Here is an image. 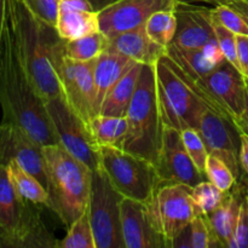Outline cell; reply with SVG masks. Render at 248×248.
Wrapping results in <instances>:
<instances>
[{
  "instance_id": "1",
  "label": "cell",
  "mask_w": 248,
  "mask_h": 248,
  "mask_svg": "<svg viewBox=\"0 0 248 248\" xmlns=\"http://www.w3.org/2000/svg\"><path fill=\"white\" fill-rule=\"evenodd\" d=\"M0 107L2 121L18 126L40 145L57 143L45 103L19 57L7 9L0 38Z\"/></svg>"
},
{
  "instance_id": "2",
  "label": "cell",
  "mask_w": 248,
  "mask_h": 248,
  "mask_svg": "<svg viewBox=\"0 0 248 248\" xmlns=\"http://www.w3.org/2000/svg\"><path fill=\"white\" fill-rule=\"evenodd\" d=\"M19 57L31 84L44 103L63 96L52 58V43L57 31L39 21L23 0H6Z\"/></svg>"
},
{
  "instance_id": "3",
  "label": "cell",
  "mask_w": 248,
  "mask_h": 248,
  "mask_svg": "<svg viewBox=\"0 0 248 248\" xmlns=\"http://www.w3.org/2000/svg\"><path fill=\"white\" fill-rule=\"evenodd\" d=\"M50 210L69 228L87 211L92 170L73 156L61 144L44 145Z\"/></svg>"
},
{
  "instance_id": "4",
  "label": "cell",
  "mask_w": 248,
  "mask_h": 248,
  "mask_svg": "<svg viewBox=\"0 0 248 248\" xmlns=\"http://www.w3.org/2000/svg\"><path fill=\"white\" fill-rule=\"evenodd\" d=\"M127 132L123 149L157 166L165 124L157 99L156 74L153 65H142L135 96L127 114Z\"/></svg>"
},
{
  "instance_id": "5",
  "label": "cell",
  "mask_w": 248,
  "mask_h": 248,
  "mask_svg": "<svg viewBox=\"0 0 248 248\" xmlns=\"http://www.w3.org/2000/svg\"><path fill=\"white\" fill-rule=\"evenodd\" d=\"M173 69L190 85L208 109L232 121L240 133L248 131V90L246 78L225 61L208 77L195 80L183 72L169 56Z\"/></svg>"
},
{
  "instance_id": "6",
  "label": "cell",
  "mask_w": 248,
  "mask_h": 248,
  "mask_svg": "<svg viewBox=\"0 0 248 248\" xmlns=\"http://www.w3.org/2000/svg\"><path fill=\"white\" fill-rule=\"evenodd\" d=\"M24 200L0 165V246L57 247L40 215Z\"/></svg>"
},
{
  "instance_id": "7",
  "label": "cell",
  "mask_w": 248,
  "mask_h": 248,
  "mask_svg": "<svg viewBox=\"0 0 248 248\" xmlns=\"http://www.w3.org/2000/svg\"><path fill=\"white\" fill-rule=\"evenodd\" d=\"M98 153L99 167L124 198L149 203L164 184L156 166L144 157L110 145H98Z\"/></svg>"
},
{
  "instance_id": "8",
  "label": "cell",
  "mask_w": 248,
  "mask_h": 248,
  "mask_svg": "<svg viewBox=\"0 0 248 248\" xmlns=\"http://www.w3.org/2000/svg\"><path fill=\"white\" fill-rule=\"evenodd\" d=\"M155 74L157 99L165 126L178 131L198 130L201 118L208 109L205 102L173 69L166 55L155 65Z\"/></svg>"
},
{
  "instance_id": "9",
  "label": "cell",
  "mask_w": 248,
  "mask_h": 248,
  "mask_svg": "<svg viewBox=\"0 0 248 248\" xmlns=\"http://www.w3.org/2000/svg\"><path fill=\"white\" fill-rule=\"evenodd\" d=\"M124 196L110 183L103 170L92 171L89 213L96 248H125L121 232Z\"/></svg>"
},
{
  "instance_id": "10",
  "label": "cell",
  "mask_w": 248,
  "mask_h": 248,
  "mask_svg": "<svg viewBox=\"0 0 248 248\" xmlns=\"http://www.w3.org/2000/svg\"><path fill=\"white\" fill-rule=\"evenodd\" d=\"M52 58L64 99L89 125L90 120L99 113L93 79V60L79 62L68 58L63 52V39L58 34L52 43Z\"/></svg>"
},
{
  "instance_id": "11",
  "label": "cell",
  "mask_w": 248,
  "mask_h": 248,
  "mask_svg": "<svg viewBox=\"0 0 248 248\" xmlns=\"http://www.w3.org/2000/svg\"><path fill=\"white\" fill-rule=\"evenodd\" d=\"M193 186L182 183H164L157 188L149 203L155 228L171 247L173 240L200 216L193 200Z\"/></svg>"
},
{
  "instance_id": "12",
  "label": "cell",
  "mask_w": 248,
  "mask_h": 248,
  "mask_svg": "<svg viewBox=\"0 0 248 248\" xmlns=\"http://www.w3.org/2000/svg\"><path fill=\"white\" fill-rule=\"evenodd\" d=\"M45 106L58 144L92 171L99 169L98 147L89 125L70 108L64 97L50 99Z\"/></svg>"
},
{
  "instance_id": "13",
  "label": "cell",
  "mask_w": 248,
  "mask_h": 248,
  "mask_svg": "<svg viewBox=\"0 0 248 248\" xmlns=\"http://www.w3.org/2000/svg\"><path fill=\"white\" fill-rule=\"evenodd\" d=\"M179 2L181 0H119L98 11L99 31L111 39L144 26L155 12L176 10Z\"/></svg>"
},
{
  "instance_id": "14",
  "label": "cell",
  "mask_w": 248,
  "mask_h": 248,
  "mask_svg": "<svg viewBox=\"0 0 248 248\" xmlns=\"http://www.w3.org/2000/svg\"><path fill=\"white\" fill-rule=\"evenodd\" d=\"M11 160L33 174L47 190L45 157L43 145L14 124H0V165L6 166Z\"/></svg>"
},
{
  "instance_id": "15",
  "label": "cell",
  "mask_w": 248,
  "mask_h": 248,
  "mask_svg": "<svg viewBox=\"0 0 248 248\" xmlns=\"http://www.w3.org/2000/svg\"><path fill=\"white\" fill-rule=\"evenodd\" d=\"M198 131L208 154L224 161L232 170L236 181H239L242 170L240 162L241 138L236 126L228 119L207 109L201 118Z\"/></svg>"
},
{
  "instance_id": "16",
  "label": "cell",
  "mask_w": 248,
  "mask_h": 248,
  "mask_svg": "<svg viewBox=\"0 0 248 248\" xmlns=\"http://www.w3.org/2000/svg\"><path fill=\"white\" fill-rule=\"evenodd\" d=\"M156 169L164 183H182L195 186L207 179L186 152L181 131L167 126L165 127Z\"/></svg>"
},
{
  "instance_id": "17",
  "label": "cell",
  "mask_w": 248,
  "mask_h": 248,
  "mask_svg": "<svg viewBox=\"0 0 248 248\" xmlns=\"http://www.w3.org/2000/svg\"><path fill=\"white\" fill-rule=\"evenodd\" d=\"M121 232L125 248H162L166 241L155 228L148 205L124 198L121 202Z\"/></svg>"
},
{
  "instance_id": "18",
  "label": "cell",
  "mask_w": 248,
  "mask_h": 248,
  "mask_svg": "<svg viewBox=\"0 0 248 248\" xmlns=\"http://www.w3.org/2000/svg\"><path fill=\"white\" fill-rule=\"evenodd\" d=\"M177 31L172 44L184 48H199L216 39L211 9L181 1L174 10Z\"/></svg>"
},
{
  "instance_id": "19",
  "label": "cell",
  "mask_w": 248,
  "mask_h": 248,
  "mask_svg": "<svg viewBox=\"0 0 248 248\" xmlns=\"http://www.w3.org/2000/svg\"><path fill=\"white\" fill-rule=\"evenodd\" d=\"M167 56L195 80L208 77L227 61L217 39L199 48H184L171 44L167 46Z\"/></svg>"
},
{
  "instance_id": "20",
  "label": "cell",
  "mask_w": 248,
  "mask_h": 248,
  "mask_svg": "<svg viewBox=\"0 0 248 248\" xmlns=\"http://www.w3.org/2000/svg\"><path fill=\"white\" fill-rule=\"evenodd\" d=\"M63 40H74L99 31L98 12L87 0H60V12L55 27Z\"/></svg>"
},
{
  "instance_id": "21",
  "label": "cell",
  "mask_w": 248,
  "mask_h": 248,
  "mask_svg": "<svg viewBox=\"0 0 248 248\" xmlns=\"http://www.w3.org/2000/svg\"><path fill=\"white\" fill-rule=\"evenodd\" d=\"M108 48L123 53L140 64L153 67L167 55V47L153 41L144 26L124 31L109 39Z\"/></svg>"
},
{
  "instance_id": "22",
  "label": "cell",
  "mask_w": 248,
  "mask_h": 248,
  "mask_svg": "<svg viewBox=\"0 0 248 248\" xmlns=\"http://www.w3.org/2000/svg\"><path fill=\"white\" fill-rule=\"evenodd\" d=\"M135 63L133 60L120 52L108 48L93 60V79L97 92L98 110L108 92L128 72ZM99 114V113H98Z\"/></svg>"
},
{
  "instance_id": "23",
  "label": "cell",
  "mask_w": 248,
  "mask_h": 248,
  "mask_svg": "<svg viewBox=\"0 0 248 248\" xmlns=\"http://www.w3.org/2000/svg\"><path fill=\"white\" fill-rule=\"evenodd\" d=\"M232 190L228 191L224 201L219 207L207 215H203L220 247L228 248L234 237L237 220H239L242 196H244L240 189H236L235 191Z\"/></svg>"
},
{
  "instance_id": "24",
  "label": "cell",
  "mask_w": 248,
  "mask_h": 248,
  "mask_svg": "<svg viewBox=\"0 0 248 248\" xmlns=\"http://www.w3.org/2000/svg\"><path fill=\"white\" fill-rule=\"evenodd\" d=\"M140 63H135L128 72L116 82L113 89L108 92L99 108V114L111 116H126L130 104L135 96L138 85L140 70Z\"/></svg>"
},
{
  "instance_id": "25",
  "label": "cell",
  "mask_w": 248,
  "mask_h": 248,
  "mask_svg": "<svg viewBox=\"0 0 248 248\" xmlns=\"http://www.w3.org/2000/svg\"><path fill=\"white\" fill-rule=\"evenodd\" d=\"M90 132L96 145H110L123 148L127 132L126 116H111L97 114L89 123Z\"/></svg>"
},
{
  "instance_id": "26",
  "label": "cell",
  "mask_w": 248,
  "mask_h": 248,
  "mask_svg": "<svg viewBox=\"0 0 248 248\" xmlns=\"http://www.w3.org/2000/svg\"><path fill=\"white\" fill-rule=\"evenodd\" d=\"M6 169L10 181L24 200L34 205H44L47 208L50 207V196L47 190L33 174L22 169L14 160L6 165Z\"/></svg>"
},
{
  "instance_id": "27",
  "label": "cell",
  "mask_w": 248,
  "mask_h": 248,
  "mask_svg": "<svg viewBox=\"0 0 248 248\" xmlns=\"http://www.w3.org/2000/svg\"><path fill=\"white\" fill-rule=\"evenodd\" d=\"M109 38L101 31L74 40H63V52L68 58L87 62L98 57L108 50Z\"/></svg>"
},
{
  "instance_id": "28",
  "label": "cell",
  "mask_w": 248,
  "mask_h": 248,
  "mask_svg": "<svg viewBox=\"0 0 248 248\" xmlns=\"http://www.w3.org/2000/svg\"><path fill=\"white\" fill-rule=\"evenodd\" d=\"M148 35L159 45L167 47L173 41L177 31V16L174 10L155 12L144 24Z\"/></svg>"
},
{
  "instance_id": "29",
  "label": "cell",
  "mask_w": 248,
  "mask_h": 248,
  "mask_svg": "<svg viewBox=\"0 0 248 248\" xmlns=\"http://www.w3.org/2000/svg\"><path fill=\"white\" fill-rule=\"evenodd\" d=\"M60 248H96L91 223L87 211L82 213L69 228L68 232L61 241L57 242Z\"/></svg>"
},
{
  "instance_id": "30",
  "label": "cell",
  "mask_w": 248,
  "mask_h": 248,
  "mask_svg": "<svg viewBox=\"0 0 248 248\" xmlns=\"http://www.w3.org/2000/svg\"><path fill=\"white\" fill-rule=\"evenodd\" d=\"M227 193L217 188L212 182L203 181L193 186L191 195L200 215H207L222 205Z\"/></svg>"
},
{
  "instance_id": "31",
  "label": "cell",
  "mask_w": 248,
  "mask_h": 248,
  "mask_svg": "<svg viewBox=\"0 0 248 248\" xmlns=\"http://www.w3.org/2000/svg\"><path fill=\"white\" fill-rule=\"evenodd\" d=\"M211 15L216 23L229 29L236 35H248L247 21L229 5H215V7L211 9Z\"/></svg>"
},
{
  "instance_id": "32",
  "label": "cell",
  "mask_w": 248,
  "mask_h": 248,
  "mask_svg": "<svg viewBox=\"0 0 248 248\" xmlns=\"http://www.w3.org/2000/svg\"><path fill=\"white\" fill-rule=\"evenodd\" d=\"M205 172L208 181L225 193L232 190L237 182L228 165L215 155H208Z\"/></svg>"
},
{
  "instance_id": "33",
  "label": "cell",
  "mask_w": 248,
  "mask_h": 248,
  "mask_svg": "<svg viewBox=\"0 0 248 248\" xmlns=\"http://www.w3.org/2000/svg\"><path fill=\"white\" fill-rule=\"evenodd\" d=\"M181 135L183 138L184 145L186 148V152L189 153L194 164L200 170V172L206 174V161H207V157L210 154L206 149V145L199 131L195 128H186V130L181 131Z\"/></svg>"
},
{
  "instance_id": "34",
  "label": "cell",
  "mask_w": 248,
  "mask_h": 248,
  "mask_svg": "<svg viewBox=\"0 0 248 248\" xmlns=\"http://www.w3.org/2000/svg\"><path fill=\"white\" fill-rule=\"evenodd\" d=\"M190 232V246L191 248H211L219 246V242L216 239L210 224L205 216L200 215L193 219L189 224Z\"/></svg>"
},
{
  "instance_id": "35",
  "label": "cell",
  "mask_w": 248,
  "mask_h": 248,
  "mask_svg": "<svg viewBox=\"0 0 248 248\" xmlns=\"http://www.w3.org/2000/svg\"><path fill=\"white\" fill-rule=\"evenodd\" d=\"M29 11L43 23L55 28L60 12V0H23Z\"/></svg>"
},
{
  "instance_id": "36",
  "label": "cell",
  "mask_w": 248,
  "mask_h": 248,
  "mask_svg": "<svg viewBox=\"0 0 248 248\" xmlns=\"http://www.w3.org/2000/svg\"><path fill=\"white\" fill-rule=\"evenodd\" d=\"M213 24H215L216 39L219 44V47L224 55L225 60L232 63L236 69L240 70L239 60H237V35L230 31L229 29L216 23L215 21H213Z\"/></svg>"
},
{
  "instance_id": "37",
  "label": "cell",
  "mask_w": 248,
  "mask_h": 248,
  "mask_svg": "<svg viewBox=\"0 0 248 248\" xmlns=\"http://www.w3.org/2000/svg\"><path fill=\"white\" fill-rule=\"evenodd\" d=\"M237 60L240 72L248 79V35H237Z\"/></svg>"
},
{
  "instance_id": "38",
  "label": "cell",
  "mask_w": 248,
  "mask_h": 248,
  "mask_svg": "<svg viewBox=\"0 0 248 248\" xmlns=\"http://www.w3.org/2000/svg\"><path fill=\"white\" fill-rule=\"evenodd\" d=\"M241 138V148H240V162L242 171L248 176V131L240 133Z\"/></svg>"
},
{
  "instance_id": "39",
  "label": "cell",
  "mask_w": 248,
  "mask_h": 248,
  "mask_svg": "<svg viewBox=\"0 0 248 248\" xmlns=\"http://www.w3.org/2000/svg\"><path fill=\"white\" fill-rule=\"evenodd\" d=\"M225 5H229L232 9L236 10L239 14H241V16L246 19L248 23V0H232Z\"/></svg>"
},
{
  "instance_id": "40",
  "label": "cell",
  "mask_w": 248,
  "mask_h": 248,
  "mask_svg": "<svg viewBox=\"0 0 248 248\" xmlns=\"http://www.w3.org/2000/svg\"><path fill=\"white\" fill-rule=\"evenodd\" d=\"M87 1L92 5V7H93L94 11L98 12V11H101V10H103L104 7L109 6V5L119 1V0H87Z\"/></svg>"
},
{
  "instance_id": "41",
  "label": "cell",
  "mask_w": 248,
  "mask_h": 248,
  "mask_svg": "<svg viewBox=\"0 0 248 248\" xmlns=\"http://www.w3.org/2000/svg\"><path fill=\"white\" fill-rule=\"evenodd\" d=\"M5 12H6V0H0V38H1L2 27H4Z\"/></svg>"
},
{
  "instance_id": "42",
  "label": "cell",
  "mask_w": 248,
  "mask_h": 248,
  "mask_svg": "<svg viewBox=\"0 0 248 248\" xmlns=\"http://www.w3.org/2000/svg\"><path fill=\"white\" fill-rule=\"evenodd\" d=\"M184 2H206V4H213V5H220V4H228V2L232 1V0H181Z\"/></svg>"
},
{
  "instance_id": "43",
  "label": "cell",
  "mask_w": 248,
  "mask_h": 248,
  "mask_svg": "<svg viewBox=\"0 0 248 248\" xmlns=\"http://www.w3.org/2000/svg\"><path fill=\"white\" fill-rule=\"evenodd\" d=\"M246 81H247V90H248V80L246 79Z\"/></svg>"
},
{
  "instance_id": "44",
  "label": "cell",
  "mask_w": 248,
  "mask_h": 248,
  "mask_svg": "<svg viewBox=\"0 0 248 248\" xmlns=\"http://www.w3.org/2000/svg\"><path fill=\"white\" fill-rule=\"evenodd\" d=\"M247 80H248V79H247Z\"/></svg>"
}]
</instances>
